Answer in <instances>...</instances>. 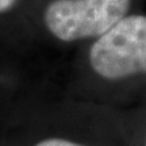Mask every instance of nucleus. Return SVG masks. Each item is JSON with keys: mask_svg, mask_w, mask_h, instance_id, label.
I'll use <instances>...</instances> for the list:
<instances>
[{"mask_svg": "<svg viewBox=\"0 0 146 146\" xmlns=\"http://www.w3.org/2000/svg\"><path fill=\"white\" fill-rule=\"evenodd\" d=\"M89 64L112 81L146 73V16L126 15L99 36L91 46Z\"/></svg>", "mask_w": 146, "mask_h": 146, "instance_id": "f257e3e1", "label": "nucleus"}, {"mask_svg": "<svg viewBox=\"0 0 146 146\" xmlns=\"http://www.w3.org/2000/svg\"><path fill=\"white\" fill-rule=\"evenodd\" d=\"M130 4L131 0H53L43 22L60 41L99 38L127 15Z\"/></svg>", "mask_w": 146, "mask_h": 146, "instance_id": "f03ea898", "label": "nucleus"}, {"mask_svg": "<svg viewBox=\"0 0 146 146\" xmlns=\"http://www.w3.org/2000/svg\"><path fill=\"white\" fill-rule=\"evenodd\" d=\"M35 146H84V145L68 141V139H62V138H49V139L38 142Z\"/></svg>", "mask_w": 146, "mask_h": 146, "instance_id": "7ed1b4c3", "label": "nucleus"}, {"mask_svg": "<svg viewBox=\"0 0 146 146\" xmlns=\"http://www.w3.org/2000/svg\"><path fill=\"white\" fill-rule=\"evenodd\" d=\"M18 0H0V14L10 11Z\"/></svg>", "mask_w": 146, "mask_h": 146, "instance_id": "20e7f679", "label": "nucleus"}]
</instances>
